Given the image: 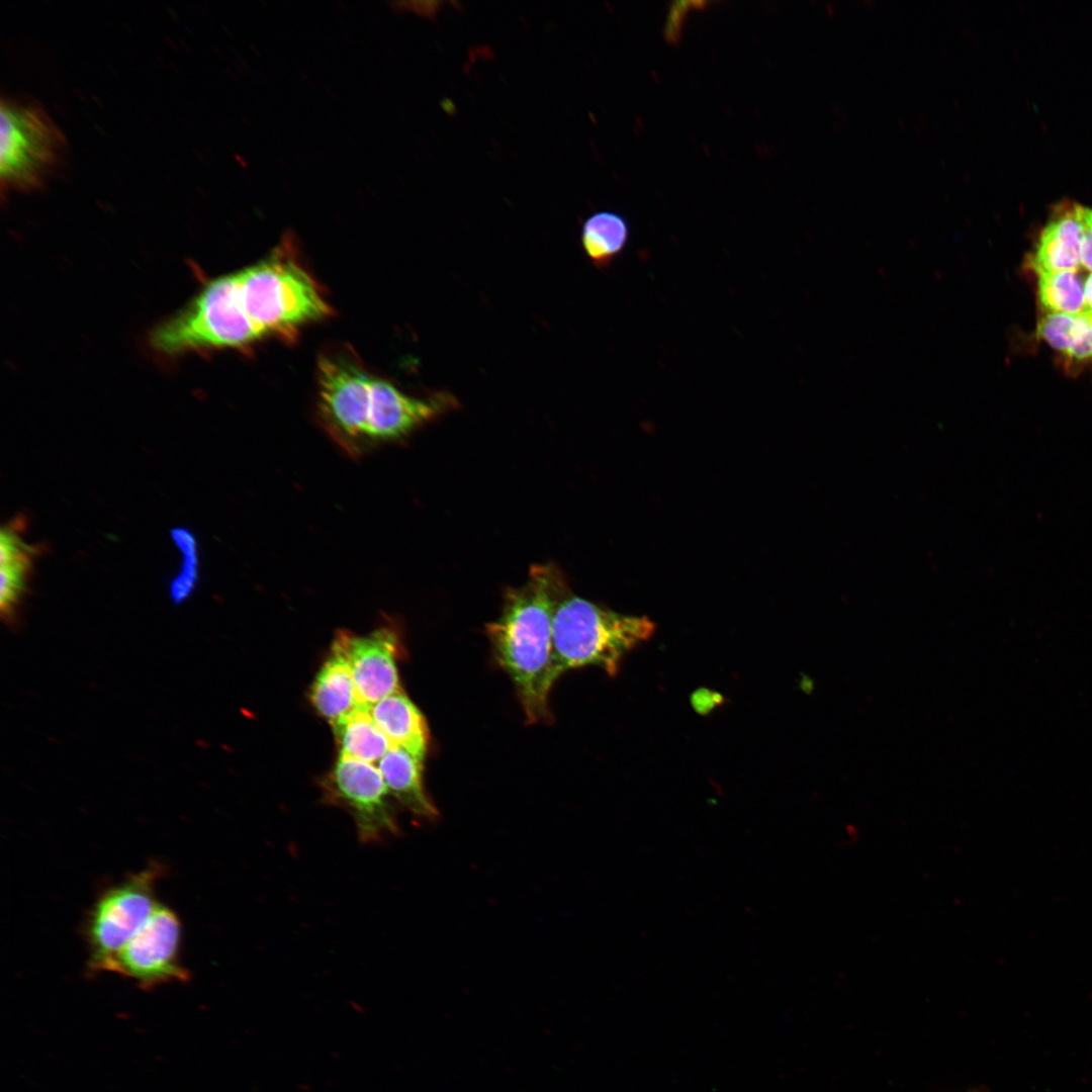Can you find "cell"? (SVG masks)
<instances>
[{
  "instance_id": "52a82bcc",
  "label": "cell",
  "mask_w": 1092,
  "mask_h": 1092,
  "mask_svg": "<svg viewBox=\"0 0 1092 1092\" xmlns=\"http://www.w3.org/2000/svg\"><path fill=\"white\" fill-rule=\"evenodd\" d=\"M163 874L160 863L130 874L96 899L85 923L88 969L103 972L108 961L147 921L158 905L155 886Z\"/></svg>"
},
{
  "instance_id": "8fae6325",
  "label": "cell",
  "mask_w": 1092,
  "mask_h": 1092,
  "mask_svg": "<svg viewBox=\"0 0 1092 1092\" xmlns=\"http://www.w3.org/2000/svg\"><path fill=\"white\" fill-rule=\"evenodd\" d=\"M335 641L349 662L360 707L370 709L401 690L396 664L401 646L394 629L380 627L364 636L340 631Z\"/></svg>"
},
{
  "instance_id": "5bb4252c",
  "label": "cell",
  "mask_w": 1092,
  "mask_h": 1092,
  "mask_svg": "<svg viewBox=\"0 0 1092 1092\" xmlns=\"http://www.w3.org/2000/svg\"><path fill=\"white\" fill-rule=\"evenodd\" d=\"M369 712L391 745L401 747L424 762L430 740L429 728L422 712L402 690L381 699L370 707Z\"/></svg>"
},
{
  "instance_id": "ffe728a7",
  "label": "cell",
  "mask_w": 1092,
  "mask_h": 1092,
  "mask_svg": "<svg viewBox=\"0 0 1092 1092\" xmlns=\"http://www.w3.org/2000/svg\"><path fill=\"white\" fill-rule=\"evenodd\" d=\"M171 538L182 554L181 566L169 585L170 599L174 605L188 600L198 581V547L193 533L184 527L171 530Z\"/></svg>"
},
{
  "instance_id": "6da1fadb",
  "label": "cell",
  "mask_w": 1092,
  "mask_h": 1092,
  "mask_svg": "<svg viewBox=\"0 0 1092 1092\" xmlns=\"http://www.w3.org/2000/svg\"><path fill=\"white\" fill-rule=\"evenodd\" d=\"M569 592L559 568L531 567L527 581L509 587L499 617L485 626L493 656L509 674L526 718L549 722V696L557 679L553 668V618Z\"/></svg>"
},
{
  "instance_id": "7a4b0ae2",
  "label": "cell",
  "mask_w": 1092,
  "mask_h": 1092,
  "mask_svg": "<svg viewBox=\"0 0 1092 1092\" xmlns=\"http://www.w3.org/2000/svg\"><path fill=\"white\" fill-rule=\"evenodd\" d=\"M236 273L242 305L263 338L290 335L331 313L321 287L285 244Z\"/></svg>"
},
{
  "instance_id": "4fadbf2b",
  "label": "cell",
  "mask_w": 1092,
  "mask_h": 1092,
  "mask_svg": "<svg viewBox=\"0 0 1092 1092\" xmlns=\"http://www.w3.org/2000/svg\"><path fill=\"white\" fill-rule=\"evenodd\" d=\"M1080 204L1064 203L1054 210L1028 258L1035 273L1075 270L1081 266Z\"/></svg>"
},
{
  "instance_id": "44dd1931",
  "label": "cell",
  "mask_w": 1092,
  "mask_h": 1092,
  "mask_svg": "<svg viewBox=\"0 0 1092 1092\" xmlns=\"http://www.w3.org/2000/svg\"><path fill=\"white\" fill-rule=\"evenodd\" d=\"M1088 313L1048 312L1037 325V335L1066 357L1076 343Z\"/></svg>"
},
{
  "instance_id": "9c48e42d",
  "label": "cell",
  "mask_w": 1092,
  "mask_h": 1092,
  "mask_svg": "<svg viewBox=\"0 0 1092 1092\" xmlns=\"http://www.w3.org/2000/svg\"><path fill=\"white\" fill-rule=\"evenodd\" d=\"M322 790L326 803L349 813L362 843H377L399 834L390 795L372 763L340 755Z\"/></svg>"
},
{
  "instance_id": "277c9868",
  "label": "cell",
  "mask_w": 1092,
  "mask_h": 1092,
  "mask_svg": "<svg viewBox=\"0 0 1092 1092\" xmlns=\"http://www.w3.org/2000/svg\"><path fill=\"white\" fill-rule=\"evenodd\" d=\"M261 339L242 305L235 272L206 283L184 308L154 329L150 344L161 355L177 356L241 348Z\"/></svg>"
},
{
  "instance_id": "603a6c76",
  "label": "cell",
  "mask_w": 1092,
  "mask_h": 1092,
  "mask_svg": "<svg viewBox=\"0 0 1092 1092\" xmlns=\"http://www.w3.org/2000/svg\"><path fill=\"white\" fill-rule=\"evenodd\" d=\"M1086 312L1092 315V272L1083 283Z\"/></svg>"
},
{
  "instance_id": "e0dca14e",
  "label": "cell",
  "mask_w": 1092,
  "mask_h": 1092,
  "mask_svg": "<svg viewBox=\"0 0 1092 1092\" xmlns=\"http://www.w3.org/2000/svg\"><path fill=\"white\" fill-rule=\"evenodd\" d=\"M332 727L340 755L374 763L391 747L367 708L359 706Z\"/></svg>"
},
{
  "instance_id": "9a60e30c",
  "label": "cell",
  "mask_w": 1092,
  "mask_h": 1092,
  "mask_svg": "<svg viewBox=\"0 0 1092 1092\" xmlns=\"http://www.w3.org/2000/svg\"><path fill=\"white\" fill-rule=\"evenodd\" d=\"M309 701L316 713L331 725L359 707L349 662L335 640L331 654L311 685Z\"/></svg>"
},
{
  "instance_id": "8992f818",
  "label": "cell",
  "mask_w": 1092,
  "mask_h": 1092,
  "mask_svg": "<svg viewBox=\"0 0 1092 1092\" xmlns=\"http://www.w3.org/2000/svg\"><path fill=\"white\" fill-rule=\"evenodd\" d=\"M373 375L342 352L323 355L317 362V420L332 441L347 455L368 452V407Z\"/></svg>"
},
{
  "instance_id": "7402d4cb",
  "label": "cell",
  "mask_w": 1092,
  "mask_h": 1092,
  "mask_svg": "<svg viewBox=\"0 0 1092 1092\" xmlns=\"http://www.w3.org/2000/svg\"><path fill=\"white\" fill-rule=\"evenodd\" d=\"M1080 218L1082 224L1081 266L1092 272V208L1080 204Z\"/></svg>"
},
{
  "instance_id": "3957f363",
  "label": "cell",
  "mask_w": 1092,
  "mask_h": 1092,
  "mask_svg": "<svg viewBox=\"0 0 1092 1092\" xmlns=\"http://www.w3.org/2000/svg\"><path fill=\"white\" fill-rule=\"evenodd\" d=\"M655 624L600 607L570 590L553 618V668L557 678L573 668L597 666L614 676L624 656L647 641Z\"/></svg>"
},
{
  "instance_id": "ba28073f",
  "label": "cell",
  "mask_w": 1092,
  "mask_h": 1092,
  "mask_svg": "<svg viewBox=\"0 0 1092 1092\" xmlns=\"http://www.w3.org/2000/svg\"><path fill=\"white\" fill-rule=\"evenodd\" d=\"M181 932L178 915L158 903L141 928L108 961L103 972L131 979L144 990L186 982L190 976L180 959Z\"/></svg>"
},
{
  "instance_id": "7c38bea8",
  "label": "cell",
  "mask_w": 1092,
  "mask_h": 1092,
  "mask_svg": "<svg viewBox=\"0 0 1092 1092\" xmlns=\"http://www.w3.org/2000/svg\"><path fill=\"white\" fill-rule=\"evenodd\" d=\"M26 519L17 516L3 525L0 533V608L3 620L15 621L28 589L35 558L44 550L41 544H29L22 536Z\"/></svg>"
},
{
  "instance_id": "d6986e66",
  "label": "cell",
  "mask_w": 1092,
  "mask_h": 1092,
  "mask_svg": "<svg viewBox=\"0 0 1092 1092\" xmlns=\"http://www.w3.org/2000/svg\"><path fill=\"white\" fill-rule=\"evenodd\" d=\"M1037 276V296L1048 312H1086L1083 284L1075 270L1043 272Z\"/></svg>"
},
{
  "instance_id": "5b68a950",
  "label": "cell",
  "mask_w": 1092,
  "mask_h": 1092,
  "mask_svg": "<svg viewBox=\"0 0 1092 1092\" xmlns=\"http://www.w3.org/2000/svg\"><path fill=\"white\" fill-rule=\"evenodd\" d=\"M1 194L44 188L63 166L67 140L49 113L32 101L2 97Z\"/></svg>"
},
{
  "instance_id": "30bf717a",
  "label": "cell",
  "mask_w": 1092,
  "mask_h": 1092,
  "mask_svg": "<svg viewBox=\"0 0 1092 1092\" xmlns=\"http://www.w3.org/2000/svg\"><path fill=\"white\" fill-rule=\"evenodd\" d=\"M458 404L457 399L447 391L414 396L389 380L373 375L366 433L368 451L407 437Z\"/></svg>"
},
{
  "instance_id": "2e32d148",
  "label": "cell",
  "mask_w": 1092,
  "mask_h": 1092,
  "mask_svg": "<svg viewBox=\"0 0 1092 1092\" xmlns=\"http://www.w3.org/2000/svg\"><path fill=\"white\" fill-rule=\"evenodd\" d=\"M422 764L406 750L391 745L379 760L378 769L389 795L399 805L417 818L434 820L438 811L425 790Z\"/></svg>"
},
{
  "instance_id": "ac0fdd59",
  "label": "cell",
  "mask_w": 1092,
  "mask_h": 1092,
  "mask_svg": "<svg viewBox=\"0 0 1092 1092\" xmlns=\"http://www.w3.org/2000/svg\"><path fill=\"white\" fill-rule=\"evenodd\" d=\"M629 237L630 226L623 215L611 210H601L583 221L580 243L592 264L598 269H604L624 251Z\"/></svg>"
}]
</instances>
